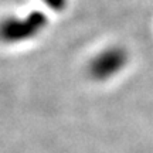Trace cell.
Wrapping results in <instances>:
<instances>
[{
  "label": "cell",
  "mask_w": 153,
  "mask_h": 153,
  "mask_svg": "<svg viewBox=\"0 0 153 153\" xmlns=\"http://www.w3.org/2000/svg\"><path fill=\"white\" fill-rule=\"evenodd\" d=\"M44 26V17L40 14H31L26 20H9L1 24L0 37L7 41L26 40L36 34Z\"/></svg>",
  "instance_id": "obj_1"
},
{
  "label": "cell",
  "mask_w": 153,
  "mask_h": 153,
  "mask_svg": "<svg viewBox=\"0 0 153 153\" xmlns=\"http://www.w3.org/2000/svg\"><path fill=\"white\" fill-rule=\"evenodd\" d=\"M125 62L123 53L119 50H111L98 57L92 64V74L97 78H106L118 72Z\"/></svg>",
  "instance_id": "obj_2"
},
{
  "label": "cell",
  "mask_w": 153,
  "mask_h": 153,
  "mask_svg": "<svg viewBox=\"0 0 153 153\" xmlns=\"http://www.w3.org/2000/svg\"><path fill=\"white\" fill-rule=\"evenodd\" d=\"M44 1H47L51 7H55V9H60V7H62V6H64V3H65V0H44Z\"/></svg>",
  "instance_id": "obj_3"
}]
</instances>
